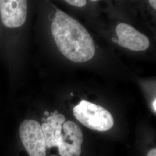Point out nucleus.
<instances>
[{
  "label": "nucleus",
  "instance_id": "nucleus-12",
  "mask_svg": "<svg viewBox=\"0 0 156 156\" xmlns=\"http://www.w3.org/2000/svg\"><path fill=\"white\" fill-rule=\"evenodd\" d=\"M153 110L154 111V112H156V99L155 98L153 102Z\"/></svg>",
  "mask_w": 156,
  "mask_h": 156
},
{
  "label": "nucleus",
  "instance_id": "nucleus-13",
  "mask_svg": "<svg viewBox=\"0 0 156 156\" xmlns=\"http://www.w3.org/2000/svg\"><path fill=\"white\" fill-rule=\"evenodd\" d=\"M50 113L48 111H45L44 112V116H48V117H49L50 116Z\"/></svg>",
  "mask_w": 156,
  "mask_h": 156
},
{
  "label": "nucleus",
  "instance_id": "nucleus-3",
  "mask_svg": "<svg viewBox=\"0 0 156 156\" xmlns=\"http://www.w3.org/2000/svg\"><path fill=\"white\" fill-rule=\"evenodd\" d=\"M23 145L30 156H46V145L41 126L34 120L23 122L19 129Z\"/></svg>",
  "mask_w": 156,
  "mask_h": 156
},
{
  "label": "nucleus",
  "instance_id": "nucleus-1",
  "mask_svg": "<svg viewBox=\"0 0 156 156\" xmlns=\"http://www.w3.org/2000/svg\"><path fill=\"white\" fill-rule=\"evenodd\" d=\"M51 31L57 48L68 60L81 63L94 56L95 46L92 37L80 23L67 13L56 11Z\"/></svg>",
  "mask_w": 156,
  "mask_h": 156
},
{
  "label": "nucleus",
  "instance_id": "nucleus-9",
  "mask_svg": "<svg viewBox=\"0 0 156 156\" xmlns=\"http://www.w3.org/2000/svg\"><path fill=\"white\" fill-rule=\"evenodd\" d=\"M51 116L54 118L56 123H57L58 124H62H62H63L64 123H65V122L66 121V117L62 114L58 113V114H56L55 115H53Z\"/></svg>",
  "mask_w": 156,
  "mask_h": 156
},
{
  "label": "nucleus",
  "instance_id": "nucleus-6",
  "mask_svg": "<svg viewBox=\"0 0 156 156\" xmlns=\"http://www.w3.org/2000/svg\"><path fill=\"white\" fill-rule=\"evenodd\" d=\"M116 33L118 38L116 40L117 44L129 50L144 51L150 46V41L146 35L127 23L118 24Z\"/></svg>",
  "mask_w": 156,
  "mask_h": 156
},
{
  "label": "nucleus",
  "instance_id": "nucleus-14",
  "mask_svg": "<svg viewBox=\"0 0 156 156\" xmlns=\"http://www.w3.org/2000/svg\"><path fill=\"white\" fill-rule=\"evenodd\" d=\"M90 1H93V2H96V1H99V0H90Z\"/></svg>",
  "mask_w": 156,
  "mask_h": 156
},
{
  "label": "nucleus",
  "instance_id": "nucleus-7",
  "mask_svg": "<svg viewBox=\"0 0 156 156\" xmlns=\"http://www.w3.org/2000/svg\"><path fill=\"white\" fill-rule=\"evenodd\" d=\"M46 122L42 124L41 127L45 136L46 147L50 149L57 146L55 138V131L57 123L51 116L46 118Z\"/></svg>",
  "mask_w": 156,
  "mask_h": 156
},
{
  "label": "nucleus",
  "instance_id": "nucleus-16",
  "mask_svg": "<svg viewBox=\"0 0 156 156\" xmlns=\"http://www.w3.org/2000/svg\"></svg>",
  "mask_w": 156,
  "mask_h": 156
},
{
  "label": "nucleus",
  "instance_id": "nucleus-8",
  "mask_svg": "<svg viewBox=\"0 0 156 156\" xmlns=\"http://www.w3.org/2000/svg\"><path fill=\"white\" fill-rule=\"evenodd\" d=\"M68 4L71 5L78 8H82L86 5V0H64Z\"/></svg>",
  "mask_w": 156,
  "mask_h": 156
},
{
  "label": "nucleus",
  "instance_id": "nucleus-15",
  "mask_svg": "<svg viewBox=\"0 0 156 156\" xmlns=\"http://www.w3.org/2000/svg\"><path fill=\"white\" fill-rule=\"evenodd\" d=\"M71 96H73V93H71Z\"/></svg>",
  "mask_w": 156,
  "mask_h": 156
},
{
  "label": "nucleus",
  "instance_id": "nucleus-4",
  "mask_svg": "<svg viewBox=\"0 0 156 156\" xmlns=\"http://www.w3.org/2000/svg\"><path fill=\"white\" fill-rule=\"evenodd\" d=\"M83 134L81 129L73 121L68 120L62 126L61 137L57 147L61 156H80Z\"/></svg>",
  "mask_w": 156,
  "mask_h": 156
},
{
  "label": "nucleus",
  "instance_id": "nucleus-5",
  "mask_svg": "<svg viewBox=\"0 0 156 156\" xmlns=\"http://www.w3.org/2000/svg\"><path fill=\"white\" fill-rule=\"evenodd\" d=\"M27 0H0L1 20L6 27H20L26 22L27 15Z\"/></svg>",
  "mask_w": 156,
  "mask_h": 156
},
{
  "label": "nucleus",
  "instance_id": "nucleus-10",
  "mask_svg": "<svg viewBox=\"0 0 156 156\" xmlns=\"http://www.w3.org/2000/svg\"><path fill=\"white\" fill-rule=\"evenodd\" d=\"M147 156H156V148L152 149L151 151H149L147 153Z\"/></svg>",
  "mask_w": 156,
  "mask_h": 156
},
{
  "label": "nucleus",
  "instance_id": "nucleus-2",
  "mask_svg": "<svg viewBox=\"0 0 156 156\" xmlns=\"http://www.w3.org/2000/svg\"><path fill=\"white\" fill-rule=\"evenodd\" d=\"M73 113L80 123L95 131H106L111 129L114 124L113 118L109 112L84 100L73 108Z\"/></svg>",
  "mask_w": 156,
  "mask_h": 156
},
{
  "label": "nucleus",
  "instance_id": "nucleus-11",
  "mask_svg": "<svg viewBox=\"0 0 156 156\" xmlns=\"http://www.w3.org/2000/svg\"><path fill=\"white\" fill-rule=\"evenodd\" d=\"M149 4L151 5V6L156 10V0H149Z\"/></svg>",
  "mask_w": 156,
  "mask_h": 156
}]
</instances>
